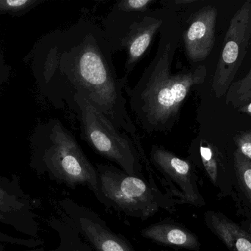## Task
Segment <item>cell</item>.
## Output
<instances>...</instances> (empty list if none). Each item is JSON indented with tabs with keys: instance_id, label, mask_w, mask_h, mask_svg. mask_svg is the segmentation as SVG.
I'll return each instance as SVG.
<instances>
[{
	"instance_id": "cell-1",
	"label": "cell",
	"mask_w": 251,
	"mask_h": 251,
	"mask_svg": "<svg viewBox=\"0 0 251 251\" xmlns=\"http://www.w3.org/2000/svg\"><path fill=\"white\" fill-rule=\"evenodd\" d=\"M57 41V84L62 98L69 103L75 95L85 96L143 149L124 94L128 78L118 76L114 52L102 28L94 21L80 19Z\"/></svg>"
},
{
	"instance_id": "cell-2",
	"label": "cell",
	"mask_w": 251,
	"mask_h": 251,
	"mask_svg": "<svg viewBox=\"0 0 251 251\" xmlns=\"http://www.w3.org/2000/svg\"><path fill=\"white\" fill-rule=\"evenodd\" d=\"M154 57L137 84L125 91L135 123L148 135L171 133L179 122L183 104L192 88L202 85L208 76L205 65L174 72L173 63L180 44L178 16L168 10L159 32Z\"/></svg>"
},
{
	"instance_id": "cell-3",
	"label": "cell",
	"mask_w": 251,
	"mask_h": 251,
	"mask_svg": "<svg viewBox=\"0 0 251 251\" xmlns=\"http://www.w3.org/2000/svg\"><path fill=\"white\" fill-rule=\"evenodd\" d=\"M98 184L94 196L107 209L144 221L159 211L173 213L182 205L169 193L161 191L153 175H128L110 164L96 165Z\"/></svg>"
},
{
	"instance_id": "cell-4",
	"label": "cell",
	"mask_w": 251,
	"mask_h": 251,
	"mask_svg": "<svg viewBox=\"0 0 251 251\" xmlns=\"http://www.w3.org/2000/svg\"><path fill=\"white\" fill-rule=\"evenodd\" d=\"M68 104L79 120L81 139L96 153L128 175L145 177L143 165L149 159L128 134L117 128L82 94L75 95Z\"/></svg>"
},
{
	"instance_id": "cell-5",
	"label": "cell",
	"mask_w": 251,
	"mask_h": 251,
	"mask_svg": "<svg viewBox=\"0 0 251 251\" xmlns=\"http://www.w3.org/2000/svg\"><path fill=\"white\" fill-rule=\"evenodd\" d=\"M168 9H151L145 12H128L112 7L102 19V29L114 53H126V74L128 75L147 54L153 39L163 25Z\"/></svg>"
},
{
	"instance_id": "cell-6",
	"label": "cell",
	"mask_w": 251,
	"mask_h": 251,
	"mask_svg": "<svg viewBox=\"0 0 251 251\" xmlns=\"http://www.w3.org/2000/svg\"><path fill=\"white\" fill-rule=\"evenodd\" d=\"M149 162L162 187L182 204L195 207L206 205L199 188L196 167L189 159H182L163 146L153 144L149 152Z\"/></svg>"
},
{
	"instance_id": "cell-7",
	"label": "cell",
	"mask_w": 251,
	"mask_h": 251,
	"mask_svg": "<svg viewBox=\"0 0 251 251\" xmlns=\"http://www.w3.org/2000/svg\"><path fill=\"white\" fill-rule=\"evenodd\" d=\"M251 36V1L247 0L236 12L226 33L221 55L211 83L216 98L226 94L241 66Z\"/></svg>"
},
{
	"instance_id": "cell-8",
	"label": "cell",
	"mask_w": 251,
	"mask_h": 251,
	"mask_svg": "<svg viewBox=\"0 0 251 251\" xmlns=\"http://www.w3.org/2000/svg\"><path fill=\"white\" fill-rule=\"evenodd\" d=\"M56 138L49 167L56 179L75 189L85 186L94 195L97 190L98 175L96 166L87 157L75 137L61 126L56 128Z\"/></svg>"
},
{
	"instance_id": "cell-9",
	"label": "cell",
	"mask_w": 251,
	"mask_h": 251,
	"mask_svg": "<svg viewBox=\"0 0 251 251\" xmlns=\"http://www.w3.org/2000/svg\"><path fill=\"white\" fill-rule=\"evenodd\" d=\"M185 6L175 11L179 22L180 44L190 63H200L213 50L218 10L214 6L205 5L188 14Z\"/></svg>"
},
{
	"instance_id": "cell-10",
	"label": "cell",
	"mask_w": 251,
	"mask_h": 251,
	"mask_svg": "<svg viewBox=\"0 0 251 251\" xmlns=\"http://www.w3.org/2000/svg\"><path fill=\"white\" fill-rule=\"evenodd\" d=\"M63 206L67 218L94 251H137L92 209L71 199L65 200Z\"/></svg>"
},
{
	"instance_id": "cell-11",
	"label": "cell",
	"mask_w": 251,
	"mask_h": 251,
	"mask_svg": "<svg viewBox=\"0 0 251 251\" xmlns=\"http://www.w3.org/2000/svg\"><path fill=\"white\" fill-rule=\"evenodd\" d=\"M189 158L195 167H199L219 199L231 197L234 181V163L226 162L219 151L204 137H201L196 146L190 148Z\"/></svg>"
},
{
	"instance_id": "cell-12",
	"label": "cell",
	"mask_w": 251,
	"mask_h": 251,
	"mask_svg": "<svg viewBox=\"0 0 251 251\" xmlns=\"http://www.w3.org/2000/svg\"><path fill=\"white\" fill-rule=\"evenodd\" d=\"M140 235L159 246L199 251L201 243L193 231L171 218L159 221L140 231Z\"/></svg>"
},
{
	"instance_id": "cell-13",
	"label": "cell",
	"mask_w": 251,
	"mask_h": 251,
	"mask_svg": "<svg viewBox=\"0 0 251 251\" xmlns=\"http://www.w3.org/2000/svg\"><path fill=\"white\" fill-rule=\"evenodd\" d=\"M204 223L208 229L229 251H251V237L240 225L218 211L204 213Z\"/></svg>"
},
{
	"instance_id": "cell-14",
	"label": "cell",
	"mask_w": 251,
	"mask_h": 251,
	"mask_svg": "<svg viewBox=\"0 0 251 251\" xmlns=\"http://www.w3.org/2000/svg\"><path fill=\"white\" fill-rule=\"evenodd\" d=\"M234 162V181L231 197L240 216L251 220V161L236 150Z\"/></svg>"
},
{
	"instance_id": "cell-15",
	"label": "cell",
	"mask_w": 251,
	"mask_h": 251,
	"mask_svg": "<svg viewBox=\"0 0 251 251\" xmlns=\"http://www.w3.org/2000/svg\"><path fill=\"white\" fill-rule=\"evenodd\" d=\"M61 235V244L58 249L50 251H94L82 238L76 227L66 218L65 222L58 225Z\"/></svg>"
},
{
	"instance_id": "cell-16",
	"label": "cell",
	"mask_w": 251,
	"mask_h": 251,
	"mask_svg": "<svg viewBox=\"0 0 251 251\" xmlns=\"http://www.w3.org/2000/svg\"><path fill=\"white\" fill-rule=\"evenodd\" d=\"M251 102V68L247 75L233 82L226 93V103L235 109H240Z\"/></svg>"
},
{
	"instance_id": "cell-17",
	"label": "cell",
	"mask_w": 251,
	"mask_h": 251,
	"mask_svg": "<svg viewBox=\"0 0 251 251\" xmlns=\"http://www.w3.org/2000/svg\"><path fill=\"white\" fill-rule=\"evenodd\" d=\"M156 0H122L113 4V8L128 12H145L151 10Z\"/></svg>"
},
{
	"instance_id": "cell-18",
	"label": "cell",
	"mask_w": 251,
	"mask_h": 251,
	"mask_svg": "<svg viewBox=\"0 0 251 251\" xmlns=\"http://www.w3.org/2000/svg\"><path fill=\"white\" fill-rule=\"evenodd\" d=\"M22 206L17 198L0 188V219H4V215L19 210Z\"/></svg>"
},
{
	"instance_id": "cell-19",
	"label": "cell",
	"mask_w": 251,
	"mask_h": 251,
	"mask_svg": "<svg viewBox=\"0 0 251 251\" xmlns=\"http://www.w3.org/2000/svg\"><path fill=\"white\" fill-rule=\"evenodd\" d=\"M234 140L237 147V150L251 161V131L238 134L234 137Z\"/></svg>"
},
{
	"instance_id": "cell-20",
	"label": "cell",
	"mask_w": 251,
	"mask_h": 251,
	"mask_svg": "<svg viewBox=\"0 0 251 251\" xmlns=\"http://www.w3.org/2000/svg\"><path fill=\"white\" fill-rule=\"evenodd\" d=\"M0 241L6 242V243H16V244L25 245V246H29V242L26 241V240L13 238V237L4 235V234H1V233H0Z\"/></svg>"
},
{
	"instance_id": "cell-21",
	"label": "cell",
	"mask_w": 251,
	"mask_h": 251,
	"mask_svg": "<svg viewBox=\"0 0 251 251\" xmlns=\"http://www.w3.org/2000/svg\"><path fill=\"white\" fill-rule=\"evenodd\" d=\"M29 2V0H7L6 4L11 7H19Z\"/></svg>"
},
{
	"instance_id": "cell-22",
	"label": "cell",
	"mask_w": 251,
	"mask_h": 251,
	"mask_svg": "<svg viewBox=\"0 0 251 251\" xmlns=\"http://www.w3.org/2000/svg\"><path fill=\"white\" fill-rule=\"evenodd\" d=\"M251 237V220L244 219L240 224Z\"/></svg>"
},
{
	"instance_id": "cell-23",
	"label": "cell",
	"mask_w": 251,
	"mask_h": 251,
	"mask_svg": "<svg viewBox=\"0 0 251 251\" xmlns=\"http://www.w3.org/2000/svg\"><path fill=\"white\" fill-rule=\"evenodd\" d=\"M238 112L240 113H246L251 117V102L249 104L246 105L243 107L238 109Z\"/></svg>"
},
{
	"instance_id": "cell-24",
	"label": "cell",
	"mask_w": 251,
	"mask_h": 251,
	"mask_svg": "<svg viewBox=\"0 0 251 251\" xmlns=\"http://www.w3.org/2000/svg\"><path fill=\"white\" fill-rule=\"evenodd\" d=\"M145 251H169V250H151V249H148Z\"/></svg>"
}]
</instances>
